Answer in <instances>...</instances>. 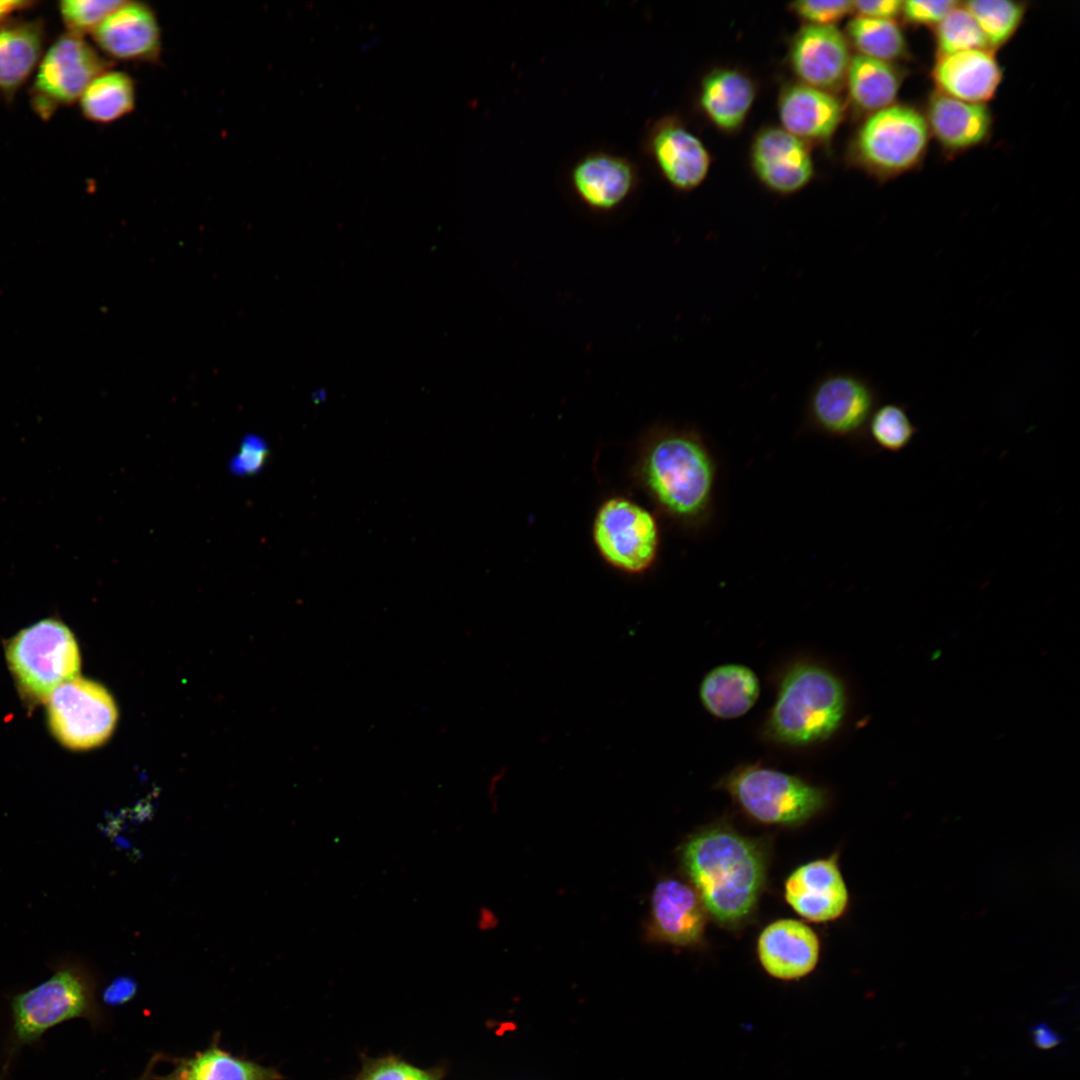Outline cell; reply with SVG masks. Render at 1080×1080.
Wrapping results in <instances>:
<instances>
[{"label":"cell","instance_id":"36","mask_svg":"<svg viewBox=\"0 0 1080 1080\" xmlns=\"http://www.w3.org/2000/svg\"><path fill=\"white\" fill-rule=\"evenodd\" d=\"M360 1080H434L432 1075L399 1061H384L369 1069Z\"/></svg>","mask_w":1080,"mask_h":1080},{"label":"cell","instance_id":"37","mask_svg":"<svg viewBox=\"0 0 1080 1080\" xmlns=\"http://www.w3.org/2000/svg\"><path fill=\"white\" fill-rule=\"evenodd\" d=\"M902 3L900 0L853 1V10L860 17L894 20L901 15Z\"/></svg>","mask_w":1080,"mask_h":1080},{"label":"cell","instance_id":"40","mask_svg":"<svg viewBox=\"0 0 1080 1080\" xmlns=\"http://www.w3.org/2000/svg\"><path fill=\"white\" fill-rule=\"evenodd\" d=\"M31 5L28 1H14V0H1L0 1V20L7 17L16 10L23 9L26 6Z\"/></svg>","mask_w":1080,"mask_h":1080},{"label":"cell","instance_id":"6","mask_svg":"<svg viewBox=\"0 0 1080 1080\" xmlns=\"http://www.w3.org/2000/svg\"><path fill=\"white\" fill-rule=\"evenodd\" d=\"M592 534L602 559L627 574L644 573L657 559L660 546L657 520L629 498L606 499L595 514Z\"/></svg>","mask_w":1080,"mask_h":1080},{"label":"cell","instance_id":"38","mask_svg":"<svg viewBox=\"0 0 1080 1080\" xmlns=\"http://www.w3.org/2000/svg\"><path fill=\"white\" fill-rule=\"evenodd\" d=\"M136 991L135 983L129 978H118L104 991V1001L109 1005H119L130 1000Z\"/></svg>","mask_w":1080,"mask_h":1080},{"label":"cell","instance_id":"26","mask_svg":"<svg viewBox=\"0 0 1080 1080\" xmlns=\"http://www.w3.org/2000/svg\"><path fill=\"white\" fill-rule=\"evenodd\" d=\"M84 116L97 123H111L129 115L136 105L133 78L123 72L106 70L99 74L80 97Z\"/></svg>","mask_w":1080,"mask_h":1080},{"label":"cell","instance_id":"32","mask_svg":"<svg viewBox=\"0 0 1080 1080\" xmlns=\"http://www.w3.org/2000/svg\"><path fill=\"white\" fill-rule=\"evenodd\" d=\"M934 35L938 55L990 50L978 24L963 4L956 6L934 26Z\"/></svg>","mask_w":1080,"mask_h":1080},{"label":"cell","instance_id":"10","mask_svg":"<svg viewBox=\"0 0 1080 1080\" xmlns=\"http://www.w3.org/2000/svg\"><path fill=\"white\" fill-rule=\"evenodd\" d=\"M11 1008L17 1042L32 1043L52 1027L86 1015L90 1009L89 989L78 974L64 969L16 995Z\"/></svg>","mask_w":1080,"mask_h":1080},{"label":"cell","instance_id":"22","mask_svg":"<svg viewBox=\"0 0 1080 1080\" xmlns=\"http://www.w3.org/2000/svg\"><path fill=\"white\" fill-rule=\"evenodd\" d=\"M926 121L939 143L961 151L981 143L991 129V113L982 103L962 101L936 91L927 105Z\"/></svg>","mask_w":1080,"mask_h":1080},{"label":"cell","instance_id":"30","mask_svg":"<svg viewBox=\"0 0 1080 1080\" xmlns=\"http://www.w3.org/2000/svg\"><path fill=\"white\" fill-rule=\"evenodd\" d=\"M963 5L975 19L992 51L1015 34L1026 10L1023 3L1010 0H973Z\"/></svg>","mask_w":1080,"mask_h":1080},{"label":"cell","instance_id":"3","mask_svg":"<svg viewBox=\"0 0 1080 1080\" xmlns=\"http://www.w3.org/2000/svg\"><path fill=\"white\" fill-rule=\"evenodd\" d=\"M845 710V689L833 673L816 664L796 663L781 679L764 734L788 746L822 742L839 728Z\"/></svg>","mask_w":1080,"mask_h":1080},{"label":"cell","instance_id":"39","mask_svg":"<svg viewBox=\"0 0 1080 1080\" xmlns=\"http://www.w3.org/2000/svg\"><path fill=\"white\" fill-rule=\"evenodd\" d=\"M1030 1034L1033 1044L1042 1050L1052 1049L1064 1041V1038L1045 1022L1033 1025Z\"/></svg>","mask_w":1080,"mask_h":1080},{"label":"cell","instance_id":"25","mask_svg":"<svg viewBox=\"0 0 1080 1080\" xmlns=\"http://www.w3.org/2000/svg\"><path fill=\"white\" fill-rule=\"evenodd\" d=\"M845 80L853 104L873 113L894 104L902 75L892 62L858 54L851 57Z\"/></svg>","mask_w":1080,"mask_h":1080},{"label":"cell","instance_id":"28","mask_svg":"<svg viewBox=\"0 0 1080 1080\" xmlns=\"http://www.w3.org/2000/svg\"><path fill=\"white\" fill-rule=\"evenodd\" d=\"M273 1072L213 1048L185 1061L169 1080H272Z\"/></svg>","mask_w":1080,"mask_h":1080},{"label":"cell","instance_id":"13","mask_svg":"<svg viewBox=\"0 0 1080 1080\" xmlns=\"http://www.w3.org/2000/svg\"><path fill=\"white\" fill-rule=\"evenodd\" d=\"M110 58L154 63L161 56L162 32L154 9L140 1H124L92 32Z\"/></svg>","mask_w":1080,"mask_h":1080},{"label":"cell","instance_id":"15","mask_svg":"<svg viewBox=\"0 0 1080 1080\" xmlns=\"http://www.w3.org/2000/svg\"><path fill=\"white\" fill-rule=\"evenodd\" d=\"M785 899L802 917L827 922L841 917L849 905V892L837 856L806 863L785 882Z\"/></svg>","mask_w":1080,"mask_h":1080},{"label":"cell","instance_id":"9","mask_svg":"<svg viewBox=\"0 0 1080 1080\" xmlns=\"http://www.w3.org/2000/svg\"><path fill=\"white\" fill-rule=\"evenodd\" d=\"M117 709L108 691L96 682L74 678L48 698V722L53 735L73 750L96 747L111 735Z\"/></svg>","mask_w":1080,"mask_h":1080},{"label":"cell","instance_id":"14","mask_svg":"<svg viewBox=\"0 0 1080 1080\" xmlns=\"http://www.w3.org/2000/svg\"><path fill=\"white\" fill-rule=\"evenodd\" d=\"M645 150L676 190L696 188L708 173L710 156L705 146L674 117H663L651 126Z\"/></svg>","mask_w":1080,"mask_h":1080},{"label":"cell","instance_id":"35","mask_svg":"<svg viewBox=\"0 0 1080 1080\" xmlns=\"http://www.w3.org/2000/svg\"><path fill=\"white\" fill-rule=\"evenodd\" d=\"M959 4L954 0H908L902 3L901 15L912 24L935 26Z\"/></svg>","mask_w":1080,"mask_h":1080},{"label":"cell","instance_id":"5","mask_svg":"<svg viewBox=\"0 0 1080 1080\" xmlns=\"http://www.w3.org/2000/svg\"><path fill=\"white\" fill-rule=\"evenodd\" d=\"M721 785L747 814L766 824L799 825L826 804L823 789L760 765L733 770Z\"/></svg>","mask_w":1080,"mask_h":1080},{"label":"cell","instance_id":"29","mask_svg":"<svg viewBox=\"0 0 1080 1080\" xmlns=\"http://www.w3.org/2000/svg\"><path fill=\"white\" fill-rule=\"evenodd\" d=\"M847 33L860 55L893 63L907 53L905 36L894 20L857 16L849 22Z\"/></svg>","mask_w":1080,"mask_h":1080},{"label":"cell","instance_id":"34","mask_svg":"<svg viewBox=\"0 0 1080 1080\" xmlns=\"http://www.w3.org/2000/svg\"><path fill=\"white\" fill-rule=\"evenodd\" d=\"M792 8L811 25L829 26L853 11V1L805 0L793 3Z\"/></svg>","mask_w":1080,"mask_h":1080},{"label":"cell","instance_id":"24","mask_svg":"<svg viewBox=\"0 0 1080 1080\" xmlns=\"http://www.w3.org/2000/svg\"><path fill=\"white\" fill-rule=\"evenodd\" d=\"M754 97V85L746 75L732 69H717L703 79L700 104L716 126L730 131L741 126Z\"/></svg>","mask_w":1080,"mask_h":1080},{"label":"cell","instance_id":"8","mask_svg":"<svg viewBox=\"0 0 1080 1080\" xmlns=\"http://www.w3.org/2000/svg\"><path fill=\"white\" fill-rule=\"evenodd\" d=\"M881 403L877 387L849 370H830L812 384L805 404V423L827 436L860 439Z\"/></svg>","mask_w":1080,"mask_h":1080},{"label":"cell","instance_id":"33","mask_svg":"<svg viewBox=\"0 0 1080 1080\" xmlns=\"http://www.w3.org/2000/svg\"><path fill=\"white\" fill-rule=\"evenodd\" d=\"M123 0H65L60 2V12L70 33L80 35L93 32L98 25Z\"/></svg>","mask_w":1080,"mask_h":1080},{"label":"cell","instance_id":"31","mask_svg":"<svg viewBox=\"0 0 1080 1080\" xmlns=\"http://www.w3.org/2000/svg\"><path fill=\"white\" fill-rule=\"evenodd\" d=\"M917 431L907 408L895 402L880 403L867 426V434L873 443L891 453H898L909 446Z\"/></svg>","mask_w":1080,"mask_h":1080},{"label":"cell","instance_id":"11","mask_svg":"<svg viewBox=\"0 0 1080 1080\" xmlns=\"http://www.w3.org/2000/svg\"><path fill=\"white\" fill-rule=\"evenodd\" d=\"M110 69L82 36L73 33L59 38L43 58L35 80L40 102L70 104L80 99L88 85Z\"/></svg>","mask_w":1080,"mask_h":1080},{"label":"cell","instance_id":"19","mask_svg":"<svg viewBox=\"0 0 1080 1080\" xmlns=\"http://www.w3.org/2000/svg\"><path fill=\"white\" fill-rule=\"evenodd\" d=\"M757 952L762 967L770 976L796 980L815 968L819 958V940L804 923L781 919L761 932Z\"/></svg>","mask_w":1080,"mask_h":1080},{"label":"cell","instance_id":"23","mask_svg":"<svg viewBox=\"0 0 1080 1080\" xmlns=\"http://www.w3.org/2000/svg\"><path fill=\"white\" fill-rule=\"evenodd\" d=\"M760 693L759 680L747 666L724 664L703 678L699 695L704 708L720 719H734L747 713Z\"/></svg>","mask_w":1080,"mask_h":1080},{"label":"cell","instance_id":"4","mask_svg":"<svg viewBox=\"0 0 1080 1080\" xmlns=\"http://www.w3.org/2000/svg\"><path fill=\"white\" fill-rule=\"evenodd\" d=\"M8 666L22 695L45 702L63 683L77 677L80 654L71 631L54 618L21 630L6 646Z\"/></svg>","mask_w":1080,"mask_h":1080},{"label":"cell","instance_id":"7","mask_svg":"<svg viewBox=\"0 0 1080 1080\" xmlns=\"http://www.w3.org/2000/svg\"><path fill=\"white\" fill-rule=\"evenodd\" d=\"M930 130L921 112L892 104L873 112L858 130L859 160L880 175H895L916 166L928 147Z\"/></svg>","mask_w":1080,"mask_h":1080},{"label":"cell","instance_id":"1","mask_svg":"<svg viewBox=\"0 0 1080 1080\" xmlns=\"http://www.w3.org/2000/svg\"><path fill=\"white\" fill-rule=\"evenodd\" d=\"M634 477L657 510L689 532H699L714 513L717 463L695 428L654 426L643 438Z\"/></svg>","mask_w":1080,"mask_h":1080},{"label":"cell","instance_id":"27","mask_svg":"<svg viewBox=\"0 0 1080 1080\" xmlns=\"http://www.w3.org/2000/svg\"><path fill=\"white\" fill-rule=\"evenodd\" d=\"M42 32L38 25L0 29V89L10 93L28 77L38 61Z\"/></svg>","mask_w":1080,"mask_h":1080},{"label":"cell","instance_id":"21","mask_svg":"<svg viewBox=\"0 0 1080 1080\" xmlns=\"http://www.w3.org/2000/svg\"><path fill=\"white\" fill-rule=\"evenodd\" d=\"M784 130L803 140H825L843 117L841 102L830 92L797 84L786 88L779 100Z\"/></svg>","mask_w":1080,"mask_h":1080},{"label":"cell","instance_id":"16","mask_svg":"<svg viewBox=\"0 0 1080 1080\" xmlns=\"http://www.w3.org/2000/svg\"><path fill=\"white\" fill-rule=\"evenodd\" d=\"M790 60L803 84L829 92L844 82L851 57L846 37L834 25H808L795 36Z\"/></svg>","mask_w":1080,"mask_h":1080},{"label":"cell","instance_id":"18","mask_svg":"<svg viewBox=\"0 0 1080 1080\" xmlns=\"http://www.w3.org/2000/svg\"><path fill=\"white\" fill-rule=\"evenodd\" d=\"M705 910L689 886L675 879L662 880L652 893L649 936L678 946L696 945L703 935Z\"/></svg>","mask_w":1080,"mask_h":1080},{"label":"cell","instance_id":"17","mask_svg":"<svg viewBox=\"0 0 1080 1080\" xmlns=\"http://www.w3.org/2000/svg\"><path fill=\"white\" fill-rule=\"evenodd\" d=\"M754 171L772 191L794 193L813 177V162L803 140L784 129L768 128L752 145Z\"/></svg>","mask_w":1080,"mask_h":1080},{"label":"cell","instance_id":"12","mask_svg":"<svg viewBox=\"0 0 1080 1080\" xmlns=\"http://www.w3.org/2000/svg\"><path fill=\"white\" fill-rule=\"evenodd\" d=\"M569 184L576 199L586 209L595 214H607L621 207L635 192L639 172L623 155L592 151L573 164Z\"/></svg>","mask_w":1080,"mask_h":1080},{"label":"cell","instance_id":"20","mask_svg":"<svg viewBox=\"0 0 1080 1080\" xmlns=\"http://www.w3.org/2000/svg\"><path fill=\"white\" fill-rule=\"evenodd\" d=\"M932 77L938 92L985 104L995 95L1002 70L991 50L975 49L938 55Z\"/></svg>","mask_w":1080,"mask_h":1080},{"label":"cell","instance_id":"2","mask_svg":"<svg viewBox=\"0 0 1080 1080\" xmlns=\"http://www.w3.org/2000/svg\"><path fill=\"white\" fill-rule=\"evenodd\" d=\"M682 863L705 909L725 925L753 911L765 882L760 846L725 826L707 828L682 847Z\"/></svg>","mask_w":1080,"mask_h":1080}]
</instances>
